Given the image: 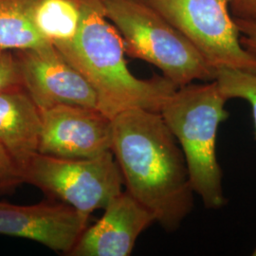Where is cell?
I'll return each instance as SVG.
<instances>
[{
    "label": "cell",
    "mask_w": 256,
    "mask_h": 256,
    "mask_svg": "<svg viewBox=\"0 0 256 256\" xmlns=\"http://www.w3.org/2000/svg\"><path fill=\"white\" fill-rule=\"evenodd\" d=\"M111 151L124 184L156 222L178 229L194 207V190L182 147L160 112L129 110L112 119Z\"/></svg>",
    "instance_id": "6da1fadb"
},
{
    "label": "cell",
    "mask_w": 256,
    "mask_h": 256,
    "mask_svg": "<svg viewBox=\"0 0 256 256\" xmlns=\"http://www.w3.org/2000/svg\"><path fill=\"white\" fill-rule=\"evenodd\" d=\"M54 46L90 84L98 110L111 119L129 110L160 112L178 88L164 75L138 79L131 74L122 37L106 18L101 0H86L77 36Z\"/></svg>",
    "instance_id": "7a4b0ae2"
},
{
    "label": "cell",
    "mask_w": 256,
    "mask_h": 256,
    "mask_svg": "<svg viewBox=\"0 0 256 256\" xmlns=\"http://www.w3.org/2000/svg\"><path fill=\"white\" fill-rule=\"evenodd\" d=\"M227 102L216 81L191 82L178 88L160 111L182 149L192 190L207 209L227 204L216 149L220 124L230 116Z\"/></svg>",
    "instance_id": "3957f363"
},
{
    "label": "cell",
    "mask_w": 256,
    "mask_h": 256,
    "mask_svg": "<svg viewBox=\"0 0 256 256\" xmlns=\"http://www.w3.org/2000/svg\"><path fill=\"white\" fill-rule=\"evenodd\" d=\"M106 18L122 37L126 54L154 64L178 88L216 80L208 64L185 36L144 0H101Z\"/></svg>",
    "instance_id": "277c9868"
},
{
    "label": "cell",
    "mask_w": 256,
    "mask_h": 256,
    "mask_svg": "<svg viewBox=\"0 0 256 256\" xmlns=\"http://www.w3.org/2000/svg\"><path fill=\"white\" fill-rule=\"evenodd\" d=\"M22 182L59 198L86 218L104 209L122 192L124 184L112 151L84 160L38 154L23 173Z\"/></svg>",
    "instance_id": "5b68a950"
},
{
    "label": "cell",
    "mask_w": 256,
    "mask_h": 256,
    "mask_svg": "<svg viewBox=\"0 0 256 256\" xmlns=\"http://www.w3.org/2000/svg\"><path fill=\"white\" fill-rule=\"evenodd\" d=\"M176 28L214 70L256 72V54L242 46L230 0H144Z\"/></svg>",
    "instance_id": "8992f818"
},
{
    "label": "cell",
    "mask_w": 256,
    "mask_h": 256,
    "mask_svg": "<svg viewBox=\"0 0 256 256\" xmlns=\"http://www.w3.org/2000/svg\"><path fill=\"white\" fill-rule=\"evenodd\" d=\"M21 84L40 110L57 106L98 110L90 84L52 44L16 50Z\"/></svg>",
    "instance_id": "52a82bcc"
},
{
    "label": "cell",
    "mask_w": 256,
    "mask_h": 256,
    "mask_svg": "<svg viewBox=\"0 0 256 256\" xmlns=\"http://www.w3.org/2000/svg\"><path fill=\"white\" fill-rule=\"evenodd\" d=\"M41 120L39 154L84 160L111 151L112 119L99 110L57 106L41 110Z\"/></svg>",
    "instance_id": "ba28073f"
},
{
    "label": "cell",
    "mask_w": 256,
    "mask_h": 256,
    "mask_svg": "<svg viewBox=\"0 0 256 256\" xmlns=\"http://www.w3.org/2000/svg\"><path fill=\"white\" fill-rule=\"evenodd\" d=\"M88 222V218L64 202L26 206L0 202V234L30 239L68 256Z\"/></svg>",
    "instance_id": "9c48e42d"
},
{
    "label": "cell",
    "mask_w": 256,
    "mask_h": 256,
    "mask_svg": "<svg viewBox=\"0 0 256 256\" xmlns=\"http://www.w3.org/2000/svg\"><path fill=\"white\" fill-rule=\"evenodd\" d=\"M104 210L101 220L84 230L70 256H130L140 234L156 222L128 191L120 192Z\"/></svg>",
    "instance_id": "30bf717a"
},
{
    "label": "cell",
    "mask_w": 256,
    "mask_h": 256,
    "mask_svg": "<svg viewBox=\"0 0 256 256\" xmlns=\"http://www.w3.org/2000/svg\"><path fill=\"white\" fill-rule=\"evenodd\" d=\"M41 110L22 86L0 92V144L21 176L39 154Z\"/></svg>",
    "instance_id": "8fae6325"
},
{
    "label": "cell",
    "mask_w": 256,
    "mask_h": 256,
    "mask_svg": "<svg viewBox=\"0 0 256 256\" xmlns=\"http://www.w3.org/2000/svg\"><path fill=\"white\" fill-rule=\"evenodd\" d=\"M86 0H34L30 18L46 42L58 46L72 41L82 25Z\"/></svg>",
    "instance_id": "7c38bea8"
},
{
    "label": "cell",
    "mask_w": 256,
    "mask_h": 256,
    "mask_svg": "<svg viewBox=\"0 0 256 256\" xmlns=\"http://www.w3.org/2000/svg\"><path fill=\"white\" fill-rule=\"evenodd\" d=\"M34 0H0V48L22 50L50 44L32 26Z\"/></svg>",
    "instance_id": "4fadbf2b"
},
{
    "label": "cell",
    "mask_w": 256,
    "mask_h": 256,
    "mask_svg": "<svg viewBox=\"0 0 256 256\" xmlns=\"http://www.w3.org/2000/svg\"><path fill=\"white\" fill-rule=\"evenodd\" d=\"M214 81L218 82L220 92L228 101L230 99H243L250 104L256 140V72L222 68L216 70Z\"/></svg>",
    "instance_id": "5bb4252c"
},
{
    "label": "cell",
    "mask_w": 256,
    "mask_h": 256,
    "mask_svg": "<svg viewBox=\"0 0 256 256\" xmlns=\"http://www.w3.org/2000/svg\"><path fill=\"white\" fill-rule=\"evenodd\" d=\"M18 86L22 84L16 54L0 48V92Z\"/></svg>",
    "instance_id": "9a60e30c"
},
{
    "label": "cell",
    "mask_w": 256,
    "mask_h": 256,
    "mask_svg": "<svg viewBox=\"0 0 256 256\" xmlns=\"http://www.w3.org/2000/svg\"><path fill=\"white\" fill-rule=\"evenodd\" d=\"M20 183L22 180L16 165L0 144V190L10 189Z\"/></svg>",
    "instance_id": "2e32d148"
},
{
    "label": "cell",
    "mask_w": 256,
    "mask_h": 256,
    "mask_svg": "<svg viewBox=\"0 0 256 256\" xmlns=\"http://www.w3.org/2000/svg\"><path fill=\"white\" fill-rule=\"evenodd\" d=\"M242 46L256 54V19L234 18Z\"/></svg>",
    "instance_id": "e0dca14e"
},
{
    "label": "cell",
    "mask_w": 256,
    "mask_h": 256,
    "mask_svg": "<svg viewBox=\"0 0 256 256\" xmlns=\"http://www.w3.org/2000/svg\"><path fill=\"white\" fill-rule=\"evenodd\" d=\"M230 8L236 18L256 19V0H230Z\"/></svg>",
    "instance_id": "ac0fdd59"
},
{
    "label": "cell",
    "mask_w": 256,
    "mask_h": 256,
    "mask_svg": "<svg viewBox=\"0 0 256 256\" xmlns=\"http://www.w3.org/2000/svg\"><path fill=\"white\" fill-rule=\"evenodd\" d=\"M252 256H256V248H254V250L252 252Z\"/></svg>",
    "instance_id": "d6986e66"
}]
</instances>
